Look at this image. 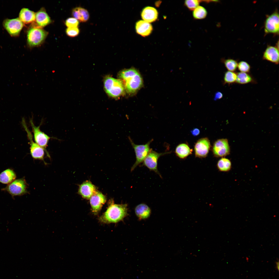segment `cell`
I'll list each match as a JSON object with an SVG mask.
<instances>
[{
	"instance_id": "obj_10",
	"label": "cell",
	"mask_w": 279,
	"mask_h": 279,
	"mask_svg": "<svg viewBox=\"0 0 279 279\" xmlns=\"http://www.w3.org/2000/svg\"><path fill=\"white\" fill-rule=\"evenodd\" d=\"M212 151L214 157H222L229 155L230 152V147L227 139H219L213 144Z\"/></svg>"
},
{
	"instance_id": "obj_11",
	"label": "cell",
	"mask_w": 279,
	"mask_h": 279,
	"mask_svg": "<svg viewBox=\"0 0 279 279\" xmlns=\"http://www.w3.org/2000/svg\"><path fill=\"white\" fill-rule=\"evenodd\" d=\"M3 24L5 29L12 36H18L24 26L23 23L19 18L6 19Z\"/></svg>"
},
{
	"instance_id": "obj_26",
	"label": "cell",
	"mask_w": 279,
	"mask_h": 279,
	"mask_svg": "<svg viewBox=\"0 0 279 279\" xmlns=\"http://www.w3.org/2000/svg\"><path fill=\"white\" fill-rule=\"evenodd\" d=\"M236 82L244 84L252 82L254 81L252 77L247 73L239 72L237 73Z\"/></svg>"
},
{
	"instance_id": "obj_4",
	"label": "cell",
	"mask_w": 279,
	"mask_h": 279,
	"mask_svg": "<svg viewBox=\"0 0 279 279\" xmlns=\"http://www.w3.org/2000/svg\"><path fill=\"white\" fill-rule=\"evenodd\" d=\"M48 34L42 28L34 26L27 33V42L29 46L33 47L40 45L44 41Z\"/></svg>"
},
{
	"instance_id": "obj_19",
	"label": "cell",
	"mask_w": 279,
	"mask_h": 279,
	"mask_svg": "<svg viewBox=\"0 0 279 279\" xmlns=\"http://www.w3.org/2000/svg\"><path fill=\"white\" fill-rule=\"evenodd\" d=\"M158 12L154 8L147 6L142 11L141 16L144 20L149 23L156 21L158 17Z\"/></svg>"
},
{
	"instance_id": "obj_9",
	"label": "cell",
	"mask_w": 279,
	"mask_h": 279,
	"mask_svg": "<svg viewBox=\"0 0 279 279\" xmlns=\"http://www.w3.org/2000/svg\"><path fill=\"white\" fill-rule=\"evenodd\" d=\"M170 152L159 153L151 149L149 153L143 161V165L151 171H153L162 178L157 168L158 161L161 156L169 153Z\"/></svg>"
},
{
	"instance_id": "obj_15",
	"label": "cell",
	"mask_w": 279,
	"mask_h": 279,
	"mask_svg": "<svg viewBox=\"0 0 279 279\" xmlns=\"http://www.w3.org/2000/svg\"><path fill=\"white\" fill-rule=\"evenodd\" d=\"M95 186L90 181H86L79 186V193L83 198L89 199L96 191Z\"/></svg>"
},
{
	"instance_id": "obj_1",
	"label": "cell",
	"mask_w": 279,
	"mask_h": 279,
	"mask_svg": "<svg viewBox=\"0 0 279 279\" xmlns=\"http://www.w3.org/2000/svg\"><path fill=\"white\" fill-rule=\"evenodd\" d=\"M119 77L123 82L125 91L130 95L136 93L143 86L142 77L138 71L134 68L122 70L120 73Z\"/></svg>"
},
{
	"instance_id": "obj_18",
	"label": "cell",
	"mask_w": 279,
	"mask_h": 279,
	"mask_svg": "<svg viewBox=\"0 0 279 279\" xmlns=\"http://www.w3.org/2000/svg\"><path fill=\"white\" fill-rule=\"evenodd\" d=\"M135 28L137 33L143 36L149 35L153 29L151 25L144 20L138 21L136 24Z\"/></svg>"
},
{
	"instance_id": "obj_6",
	"label": "cell",
	"mask_w": 279,
	"mask_h": 279,
	"mask_svg": "<svg viewBox=\"0 0 279 279\" xmlns=\"http://www.w3.org/2000/svg\"><path fill=\"white\" fill-rule=\"evenodd\" d=\"M129 141L133 148L135 153L136 160L131 168V171H133L140 163L143 162L151 149L150 148V144L153 141L152 139L146 144L137 145L135 144L130 137H128Z\"/></svg>"
},
{
	"instance_id": "obj_7",
	"label": "cell",
	"mask_w": 279,
	"mask_h": 279,
	"mask_svg": "<svg viewBox=\"0 0 279 279\" xmlns=\"http://www.w3.org/2000/svg\"><path fill=\"white\" fill-rule=\"evenodd\" d=\"M27 184L25 179L22 178L14 180L2 190L7 192L13 197L27 193Z\"/></svg>"
},
{
	"instance_id": "obj_12",
	"label": "cell",
	"mask_w": 279,
	"mask_h": 279,
	"mask_svg": "<svg viewBox=\"0 0 279 279\" xmlns=\"http://www.w3.org/2000/svg\"><path fill=\"white\" fill-rule=\"evenodd\" d=\"M211 147L210 140L207 137L199 139L195 143L194 149L195 157L204 158L208 155Z\"/></svg>"
},
{
	"instance_id": "obj_16",
	"label": "cell",
	"mask_w": 279,
	"mask_h": 279,
	"mask_svg": "<svg viewBox=\"0 0 279 279\" xmlns=\"http://www.w3.org/2000/svg\"><path fill=\"white\" fill-rule=\"evenodd\" d=\"M279 54L278 48L271 46H269L264 53L263 59L278 64L279 63Z\"/></svg>"
},
{
	"instance_id": "obj_33",
	"label": "cell",
	"mask_w": 279,
	"mask_h": 279,
	"mask_svg": "<svg viewBox=\"0 0 279 279\" xmlns=\"http://www.w3.org/2000/svg\"><path fill=\"white\" fill-rule=\"evenodd\" d=\"M80 30L78 27H68L66 30V33L68 36L73 37L78 35Z\"/></svg>"
},
{
	"instance_id": "obj_17",
	"label": "cell",
	"mask_w": 279,
	"mask_h": 279,
	"mask_svg": "<svg viewBox=\"0 0 279 279\" xmlns=\"http://www.w3.org/2000/svg\"><path fill=\"white\" fill-rule=\"evenodd\" d=\"M35 21L36 27L42 28L50 24L51 20L45 9L41 8L35 13Z\"/></svg>"
},
{
	"instance_id": "obj_3",
	"label": "cell",
	"mask_w": 279,
	"mask_h": 279,
	"mask_svg": "<svg viewBox=\"0 0 279 279\" xmlns=\"http://www.w3.org/2000/svg\"><path fill=\"white\" fill-rule=\"evenodd\" d=\"M104 84L105 92L110 97L118 98L124 93L125 87L121 80L107 76L104 79Z\"/></svg>"
},
{
	"instance_id": "obj_23",
	"label": "cell",
	"mask_w": 279,
	"mask_h": 279,
	"mask_svg": "<svg viewBox=\"0 0 279 279\" xmlns=\"http://www.w3.org/2000/svg\"><path fill=\"white\" fill-rule=\"evenodd\" d=\"M16 175L14 171L10 169H7L0 174V182L4 184H9L14 180Z\"/></svg>"
},
{
	"instance_id": "obj_2",
	"label": "cell",
	"mask_w": 279,
	"mask_h": 279,
	"mask_svg": "<svg viewBox=\"0 0 279 279\" xmlns=\"http://www.w3.org/2000/svg\"><path fill=\"white\" fill-rule=\"evenodd\" d=\"M127 210L126 204L111 203L106 211L99 217V221L104 223H117L126 216Z\"/></svg>"
},
{
	"instance_id": "obj_30",
	"label": "cell",
	"mask_w": 279,
	"mask_h": 279,
	"mask_svg": "<svg viewBox=\"0 0 279 279\" xmlns=\"http://www.w3.org/2000/svg\"><path fill=\"white\" fill-rule=\"evenodd\" d=\"M201 2L202 0H187L184 1V4L188 9L193 11L199 5Z\"/></svg>"
},
{
	"instance_id": "obj_34",
	"label": "cell",
	"mask_w": 279,
	"mask_h": 279,
	"mask_svg": "<svg viewBox=\"0 0 279 279\" xmlns=\"http://www.w3.org/2000/svg\"><path fill=\"white\" fill-rule=\"evenodd\" d=\"M223 96L222 94L220 92L218 91L216 92L215 94L214 100H216L218 99H221Z\"/></svg>"
},
{
	"instance_id": "obj_27",
	"label": "cell",
	"mask_w": 279,
	"mask_h": 279,
	"mask_svg": "<svg viewBox=\"0 0 279 279\" xmlns=\"http://www.w3.org/2000/svg\"><path fill=\"white\" fill-rule=\"evenodd\" d=\"M207 12L204 7L199 5L193 11L192 15L196 19L200 20L205 18L207 16Z\"/></svg>"
},
{
	"instance_id": "obj_20",
	"label": "cell",
	"mask_w": 279,
	"mask_h": 279,
	"mask_svg": "<svg viewBox=\"0 0 279 279\" xmlns=\"http://www.w3.org/2000/svg\"><path fill=\"white\" fill-rule=\"evenodd\" d=\"M72 14L74 18L81 22H86L89 18V14L87 10L81 7L74 8L72 11Z\"/></svg>"
},
{
	"instance_id": "obj_35",
	"label": "cell",
	"mask_w": 279,
	"mask_h": 279,
	"mask_svg": "<svg viewBox=\"0 0 279 279\" xmlns=\"http://www.w3.org/2000/svg\"><path fill=\"white\" fill-rule=\"evenodd\" d=\"M191 133L193 136H196L199 134L200 131L197 128H194L191 131Z\"/></svg>"
},
{
	"instance_id": "obj_13",
	"label": "cell",
	"mask_w": 279,
	"mask_h": 279,
	"mask_svg": "<svg viewBox=\"0 0 279 279\" xmlns=\"http://www.w3.org/2000/svg\"><path fill=\"white\" fill-rule=\"evenodd\" d=\"M279 14L276 11L268 17L265 22V31L267 33L278 34Z\"/></svg>"
},
{
	"instance_id": "obj_24",
	"label": "cell",
	"mask_w": 279,
	"mask_h": 279,
	"mask_svg": "<svg viewBox=\"0 0 279 279\" xmlns=\"http://www.w3.org/2000/svg\"><path fill=\"white\" fill-rule=\"evenodd\" d=\"M135 212L137 216L140 219L147 218L151 213L150 208L144 204H141L137 205L135 208Z\"/></svg>"
},
{
	"instance_id": "obj_29",
	"label": "cell",
	"mask_w": 279,
	"mask_h": 279,
	"mask_svg": "<svg viewBox=\"0 0 279 279\" xmlns=\"http://www.w3.org/2000/svg\"><path fill=\"white\" fill-rule=\"evenodd\" d=\"M223 62L226 67L229 71L234 72L237 67L238 63L235 60L229 59L224 60Z\"/></svg>"
},
{
	"instance_id": "obj_32",
	"label": "cell",
	"mask_w": 279,
	"mask_h": 279,
	"mask_svg": "<svg viewBox=\"0 0 279 279\" xmlns=\"http://www.w3.org/2000/svg\"><path fill=\"white\" fill-rule=\"evenodd\" d=\"M65 24L68 27H78L79 21L74 17H71L66 20Z\"/></svg>"
},
{
	"instance_id": "obj_28",
	"label": "cell",
	"mask_w": 279,
	"mask_h": 279,
	"mask_svg": "<svg viewBox=\"0 0 279 279\" xmlns=\"http://www.w3.org/2000/svg\"><path fill=\"white\" fill-rule=\"evenodd\" d=\"M237 73L233 72L228 71L225 73L223 80L224 84H230L236 82Z\"/></svg>"
},
{
	"instance_id": "obj_25",
	"label": "cell",
	"mask_w": 279,
	"mask_h": 279,
	"mask_svg": "<svg viewBox=\"0 0 279 279\" xmlns=\"http://www.w3.org/2000/svg\"><path fill=\"white\" fill-rule=\"evenodd\" d=\"M217 167L219 170L221 172L229 171L231 168V163L229 159L222 157L217 162Z\"/></svg>"
},
{
	"instance_id": "obj_22",
	"label": "cell",
	"mask_w": 279,
	"mask_h": 279,
	"mask_svg": "<svg viewBox=\"0 0 279 279\" xmlns=\"http://www.w3.org/2000/svg\"><path fill=\"white\" fill-rule=\"evenodd\" d=\"M193 151L186 143L179 144L176 147L175 153L176 155L181 159H184L191 154Z\"/></svg>"
},
{
	"instance_id": "obj_14",
	"label": "cell",
	"mask_w": 279,
	"mask_h": 279,
	"mask_svg": "<svg viewBox=\"0 0 279 279\" xmlns=\"http://www.w3.org/2000/svg\"><path fill=\"white\" fill-rule=\"evenodd\" d=\"M92 212L95 214L100 211L106 201L105 197L101 192L96 191L90 198Z\"/></svg>"
},
{
	"instance_id": "obj_31",
	"label": "cell",
	"mask_w": 279,
	"mask_h": 279,
	"mask_svg": "<svg viewBox=\"0 0 279 279\" xmlns=\"http://www.w3.org/2000/svg\"><path fill=\"white\" fill-rule=\"evenodd\" d=\"M238 68L241 72L248 73L250 70V66L247 62L241 61L238 63Z\"/></svg>"
},
{
	"instance_id": "obj_8",
	"label": "cell",
	"mask_w": 279,
	"mask_h": 279,
	"mask_svg": "<svg viewBox=\"0 0 279 279\" xmlns=\"http://www.w3.org/2000/svg\"><path fill=\"white\" fill-rule=\"evenodd\" d=\"M30 123L33 133L35 142L49 154L46 148L49 140L51 137L41 130L40 127L41 124L37 126L35 125L32 119L30 120Z\"/></svg>"
},
{
	"instance_id": "obj_21",
	"label": "cell",
	"mask_w": 279,
	"mask_h": 279,
	"mask_svg": "<svg viewBox=\"0 0 279 279\" xmlns=\"http://www.w3.org/2000/svg\"><path fill=\"white\" fill-rule=\"evenodd\" d=\"M35 13L28 9L23 8L21 10L19 18L23 23L27 24L33 22L35 20Z\"/></svg>"
},
{
	"instance_id": "obj_5",
	"label": "cell",
	"mask_w": 279,
	"mask_h": 279,
	"mask_svg": "<svg viewBox=\"0 0 279 279\" xmlns=\"http://www.w3.org/2000/svg\"><path fill=\"white\" fill-rule=\"evenodd\" d=\"M22 122L24 128L27 133L28 138L29 140V143L30 146V151L32 157L34 159L43 161L44 163L46 164L47 163L44 160L45 152H46L48 156L50 158L49 154L48 153L33 141L32 133L27 126L25 120L23 119Z\"/></svg>"
}]
</instances>
